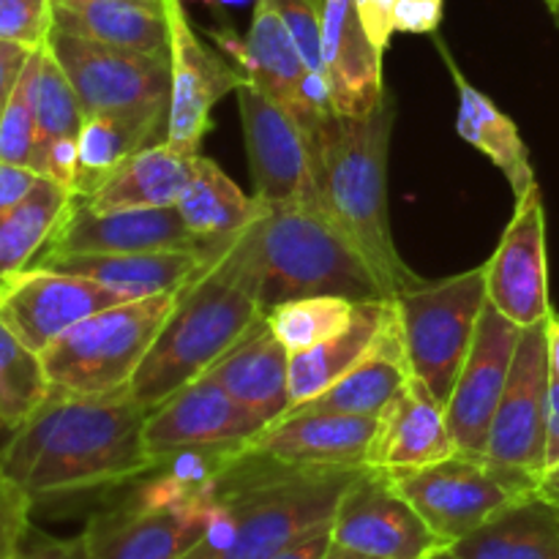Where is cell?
Returning <instances> with one entry per match:
<instances>
[{
    "mask_svg": "<svg viewBox=\"0 0 559 559\" xmlns=\"http://www.w3.org/2000/svg\"><path fill=\"white\" fill-rule=\"evenodd\" d=\"M47 47L74 85L85 118L151 102L169 104V58L107 47L66 31L49 33Z\"/></svg>",
    "mask_w": 559,
    "mask_h": 559,
    "instance_id": "7c38bea8",
    "label": "cell"
},
{
    "mask_svg": "<svg viewBox=\"0 0 559 559\" xmlns=\"http://www.w3.org/2000/svg\"><path fill=\"white\" fill-rule=\"evenodd\" d=\"M311 3H314V5H317V9H320V11H322V5H325V0H311Z\"/></svg>",
    "mask_w": 559,
    "mask_h": 559,
    "instance_id": "9f6ffc18",
    "label": "cell"
},
{
    "mask_svg": "<svg viewBox=\"0 0 559 559\" xmlns=\"http://www.w3.org/2000/svg\"><path fill=\"white\" fill-rule=\"evenodd\" d=\"M49 391L52 382L44 369L41 353L27 347L0 320V429H20L49 396Z\"/></svg>",
    "mask_w": 559,
    "mask_h": 559,
    "instance_id": "e575fe53",
    "label": "cell"
},
{
    "mask_svg": "<svg viewBox=\"0 0 559 559\" xmlns=\"http://www.w3.org/2000/svg\"><path fill=\"white\" fill-rule=\"evenodd\" d=\"M445 0H396L393 3V27L399 33L431 36L440 31Z\"/></svg>",
    "mask_w": 559,
    "mask_h": 559,
    "instance_id": "7bdbcfd3",
    "label": "cell"
},
{
    "mask_svg": "<svg viewBox=\"0 0 559 559\" xmlns=\"http://www.w3.org/2000/svg\"><path fill=\"white\" fill-rule=\"evenodd\" d=\"M486 300V265L442 282H420L393 298L409 371L437 402L451 399Z\"/></svg>",
    "mask_w": 559,
    "mask_h": 559,
    "instance_id": "52a82bcc",
    "label": "cell"
},
{
    "mask_svg": "<svg viewBox=\"0 0 559 559\" xmlns=\"http://www.w3.org/2000/svg\"><path fill=\"white\" fill-rule=\"evenodd\" d=\"M36 145L38 126L31 93V60H27L20 82H16L14 93H11L9 104H5L3 115H0V158L33 169Z\"/></svg>",
    "mask_w": 559,
    "mask_h": 559,
    "instance_id": "74e56055",
    "label": "cell"
},
{
    "mask_svg": "<svg viewBox=\"0 0 559 559\" xmlns=\"http://www.w3.org/2000/svg\"><path fill=\"white\" fill-rule=\"evenodd\" d=\"M486 265V298L500 314L530 328L551 314L546 211L540 186L516 200V213Z\"/></svg>",
    "mask_w": 559,
    "mask_h": 559,
    "instance_id": "2e32d148",
    "label": "cell"
},
{
    "mask_svg": "<svg viewBox=\"0 0 559 559\" xmlns=\"http://www.w3.org/2000/svg\"><path fill=\"white\" fill-rule=\"evenodd\" d=\"M557 459H559V380L551 377L549 409H546V467L555 464Z\"/></svg>",
    "mask_w": 559,
    "mask_h": 559,
    "instance_id": "c3c4849f",
    "label": "cell"
},
{
    "mask_svg": "<svg viewBox=\"0 0 559 559\" xmlns=\"http://www.w3.org/2000/svg\"><path fill=\"white\" fill-rule=\"evenodd\" d=\"M147 409L129 388L71 393L52 388L0 445V478L33 506L142 480L156 462L145 448Z\"/></svg>",
    "mask_w": 559,
    "mask_h": 559,
    "instance_id": "6da1fadb",
    "label": "cell"
},
{
    "mask_svg": "<svg viewBox=\"0 0 559 559\" xmlns=\"http://www.w3.org/2000/svg\"><path fill=\"white\" fill-rule=\"evenodd\" d=\"M55 31V0H0V41L38 49Z\"/></svg>",
    "mask_w": 559,
    "mask_h": 559,
    "instance_id": "f35d334b",
    "label": "cell"
},
{
    "mask_svg": "<svg viewBox=\"0 0 559 559\" xmlns=\"http://www.w3.org/2000/svg\"><path fill=\"white\" fill-rule=\"evenodd\" d=\"M178 211L189 233L202 243H211L243 233L262 207L254 197H246L216 162L200 153L194 178L180 197Z\"/></svg>",
    "mask_w": 559,
    "mask_h": 559,
    "instance_id": "d6a6232c",
    "label": "cell"
},
{
    "mask_svg": "<svg viewBox=\"0 0 559 559\" xmlns=\"http://www.w3.org/2000/svg\"><path fill=\"white\" fill-rule=\"evenodd\" d=\"M31 52L33 49L20 47V44L0 41V115H3L11 93H14L16 82H20L22 71H25L27 60H31Z\"/></svg>",
    "mask_w": 559,
    "mask_h": 559,
    "instance_id": "bcb514c9",
    "label": "cell"
},
{
    "mask_svg": "<svg viewBox=\"0 0 559 559\" xmlns=\"http://www.w3.org/2000/svg\"><path fill=\"white\" fill-rule=\"evenodd\" d=\"M325 559H377V557H369V555H360V551H353V549H344V546L338 544H331V549H328Z\"/></svg>",
    "mask_w": 559,
    "mask_h": 559,
    "instance_id": "816d5d0a",
    "label": "cell"
},
{
    "mask_svg": "<svg viewBox=\"0 0 559 559\" xmlns=\"http://www.w3.org/2000/svg\"><path fill=\"white\" fill-rule=\"evenodd\" d=\"M123 300V295L93 278L55 267H27L0 282V320L27 347L44 353L76 322Z\"/></svg>",
    "mask_w": 559,
    "mask_h": 559,
    "instance_id": "ac0fdd59",
    "label": "cell"
},
{
    "mask_svg": "<svg viewBox=\"0 0 559 559\" xmlns=\"http://www.w3.org/2000/svg\"><path fill=\"white\" fill-rule=\"evenodd\" d=\"M440 49L459 91L456 131L462 134V140H467L469 145L478 147L484 156H489L497 169H502V175H506L508 183H511L513 197L522 200L530 189L538 186V180H535L530 151L527 145H524L522 134H519L516 123H513V120L508 118L484 91H478V87H473L464 80L459 66L453 63L451 52H448L442 44Z\"/></svg>",
    "mask_w": 559,
    "mask_h": 559,
    "instance_id": "4dcf8cb0",
    "label": "cell"
},
{
    "mask_svg": "<svg viewBox=\"0 0 559 559\" xmlns=\"http://www.w3.org/2000/svg\"><path fill=\"white\" fill-rule=\"evenodd\" d=\"M235 93L243 120L254 200L262 207L309 205L325 211L317 156L304 129L254 82L246 80Z\"/></svg>",
    "mask_w": 559,
    "mask_h": 559,
    "instance_id": "30bf717a",
    "label": "cell"
},
{
    "mask_svg": "<svg viewBox=\"0 0 559 559\" xmlns=\"http://www.w3.org/2000/svg\"><path fill=\"white\" fill-rule=\"evenodd\" d=\"M331 535L333 544L377 559H429L445 549L391 475L371 467L344 491Z\"/></svg>",
    "mask_w": 559,
    "mask_h": 559,
    "instance_id": "4fadbf2b",
    "label": "cell"
},
{
    "mask_svg": "<svg viewBox=\"0 0 559 559\" xmlns=\"http://www.w3.org/2000/svg\"><path fill=\"white\" fill-rule=\"evenodd\" d=\"M380 415L289 413L265 426L249 451L300 467H366Z\"/></svg>",
    "mask_w": 559,
    "mask_h": 559,
    "instance_id": "7402d4cb",
    "label": "cell"
},
{
    "mask_svg": "<svg viewBox=\"0 0 559 559\" xmlns=\"http://www.w3.org/2000/svg\"><path fill=\"white\" fill-rule=\"evenodd\" d=\"M393 3L396 0H355L364 33L380 55H385L391 36L396 33V27H393Z\"/></svg>",
    "mask_w": 559,
    "mask_h": 559,
    "instance_id": "ee69618b",
    "label": "cell"
},
{
    "mask_svg": "<svg viewBox=\"0 0 559 559\" xmlns=\"http://www.w3.org/2000/svg\"><path fill=\"white\" fill-rule=\"evenodd\" d=\"M538 495L546 497L549 502H555V506L559 508V459L555 464H549L544 473H540Z\"/></svg>",
    "mask_w": 559,
    "mask_h": 559,
    "instance_id": "681fc988",
    "label": "cell"
},
{
    "mask_svg": "<svg viewBox=\"0 0 559 559\" xmlns=\"http://www.w3.org/2000/svg\"><path fill=\"white\" fill-rule=\"evenodd\" d=\"M211 500L156 502L131 491L87 519L82 538L93 559H186L211 527Z\"/></svg>",
    "mask_w": 559,
    "mask_h": 559,
    "instance_id": "8fae6325",
    "label": "cell"
},
{
    "mask_svg": "<svg viewBox=\"0 0 559 559\" xmlns=\"http://www.w3.org/2000/svg\"><path fill=\"white\" fill-rule=\"evenodd\" d=\"M169 14V104L167 136L164 142L180 153H200L202 140L211 131V112L227 93L246 82L243 71L233 69L213 52L189 22L180 0H164Z\"/></svg>",
    "mask_w": 559,
    "mask_h": 559,
    "instance_id": "5bb4252c",
    "label": "cell"
},
{
    "mask_svg": "<svg viewBox=\"0 0 559 559\" xmlns=\"http://www.w3.org/2000/svg\"><path fill=\"white\" fill-rule=\"evenodd\" d=\"M74 191L41 178L31 194L0 216V282L33 267L63 222Z\"/></svg>",
    "mask_w": 559,
    "mask_h": 559,
    "instance_id": "836d02e7",
    "label": "cell"
},
{
    "mask_svg": "<svg viewBox=\"0 0 559 559\" xmlns=\"http://www.w3.org/2000/svg\"><path fill=\"white\" fill-rule=\"evenodd\" d=\"M254 235L265 311L311 295H338L353 304L385 298L364 254L325 211L309 205L262 207Z\"/></svg>",
    "mask_w": 559,
    "mask_h": 559,
    "instance_id": "5b68a950",
    "label": "cell"
},
{
    "mask_svg": "<svg viewBox=\"0 0 559 559\" xmlns=\"http://www.w3.org/2000/svg\"><path fill=\"white\" fill-rule=\"evenodd\" d=\"M265 429L254 413L235 402L213 377L202 374L153 407L145 418V448L153 462L186 448L249 445Z\"/></svg>",
    "mask_w": 559,
    "mask_h": 559,
    "instance_id": "ffe728a7",
    "label": "cell"
},
{
    "mask_svg": "<svg viewBox=\"0 0 559 559\" xmlns=\"http://www.w3.org/2000/svg\"><path fill=\"white\" fill-rule=\"evenodd\" d=\"M331 544H333V535H331V524H328V527L314 530V533L304 535V538H298L295 544L284 546L282 551H276V555L267 559H325Z\"/></svg>",
    "mask_w": 559,
    "mask_h": 559,
    "instance_id": "7dc6e473",
    "label": "cell"
},
{
    "mask_svg": "<svg viewBox=\"0 0 559 559\" xmlns=\"http://www.w3.org/2000/svg\"><path fill=\"white\" fill-rule=\"evenodd\" d=\"M453 453L456 445L448 429L445 404L437 402L424 382L409 377L407 385L380 413V426L366 456V467L382 473H407L442 462Z\"/></svg>",
    "mask_w": 559,
    "mask_h": 559,
    "instance_id": "cb8c5ba5",
    "label": "cell"
},
{
    "mask_svg": "<svg viewBox=\"0 0 559 559\" xmlns=\"http://www.w3.org/2000/svg\"><path fill=\"white\" fill-rule=\"evenodd\" d=\"M396 104L391 96L364 115L325 120L320 136V191L328 216L364 254L388 300L424 278L402 260L388 218V153Z\"/></svg>",
    "mask_w": 559,
    "mask_h": 559,
    "instance_id": "277c9868",
    "label": "cell"
},
{
    "mask_svg": "<svg viewBox=\"0 0 559 559\" xmlns=\"http://www.w3.org/2000/svg\"><path fill=\"white\" fill-rule=\"evenodd\" d=\"M216 3H222V5H243V3H249V0H216Z\"/></svg>",
    "mask_w": 559,
    "mask_h": 559,
    "instance_id": "11a10c76",
    "label": "cell"
},
{
    "mask_svg": "<svg viewBox=\"0 0 559 559\" xmlns=\"http://www.w3.org/2000/svg\"><path fill=\"white\" fill-rule=\"evenodd\" d=\"M382 58L360 25L355 0H325L322 5V66L331 109L364 115L385 102Z\"/></svg>",
    "mask_w": 559,
    "mask_h": 559,
    "instance_id": "603a6c76",
    "label": "cell"
},
{
    "mask_svg": "<svg viewBox=\"0 0 559 559\" xmlns=\"http://www.w3.org/2000/svg\"><path fill=\"white\" fill-rule=\"evenodd\" d=\"M282 14L306 69L325 82V66H322V11L311 0H271Z\"/></svg>",
    "mask_w": 559,
    "mask_h": 559,
    "instance_id": "ab89813d",
    "label": "cell"
},
{
    "mask_svg": "<svg viewBox=\"0 0 559 559\" xmlns=\"http://www.w3.org/2000/svg\"><path fill=\"white\" fill-rule=\"evenodd\" d=\"M235 238L213 240V243L202 246H186V249L60 257V260L44 262V265L36 267H55V271L76 273V276L93 278V282L115 289L126 300H136L183 289L191 278L205 273L233 246Z\"/></svg>",
    "mask_w": 559,
    "mask_h": 559,
    "instance_id": "44dd1931",
    "label": "cell"
},
{
    "mask_svg": "<svg viewBox=\"0 0 559 559\" xmlns=\"http://www.w3.org/2000/svg\"><path fill=\"white\" fill-rule=\"evenodd\" d=\"M41 178L44 175L33 173V169L0 158V216L9 213L14 205H20Z\"/></svg>",
    "mask_w": 559,
    "mask_h": 559,
    "instance_id": "f6af8a7d",
    "label": "cell"
},
{
    "mask_svg": "<svg viewBox=\"0 0 559 559\" xmlns=\"http://www.w3.org/2000/svg\"><path fill=\"white\" fill-rule=\"evenodd\" d=\"M522 331L524 328L508 320L486 300L473 347L445 404L448 429H451L456 451L486 453L491 424L506 393Z\"/></svg>",
    "mask_w": 559,
    "mask_h": 559,
    "instance_id": "e0dca14e",
    "label": "cell"
},
{
    "mask_svg": "<svg viewBox=\"0 0 559 559\" xmlns=\"http://www.w3.org/2000/svg\"><path fill=\"white\" fill-rule=\"evenodd\" d=\"M197 156L200 153H180L167 142H156L126 158L102 180L96 191L80 200L96 211L175 207L194 178Z\"/></svg>",
    "mask_w": 559,
    "mask_h": 559,
    "instance_id": "83f0119b",
    "label": "cell"
},
{
    "mask_svg": "<svg viewBox=\"0 0 559 559\" xmlns=\"http://www.w3.org/2000/svg\"><path fill=\"white\" fill-rule=\"evenodd\" d=\"M158 131L167 136V102L87 115L76 136L74 197H87L126 158L156 145Z\"/></svg>",
    "mask_w": 559,
    "mask_h": 559,
    "instance_id": "4316f807",
    "label": "cell"
},
{
    "mask_svg": "<svg viewBox=\"0 0 559 559\" xmlns=\"http://www.w3.org/2000/svg\"><path fill=\"white\" fill-rule=\"evenodd\" d=\"M186 246H202V240L189 233L178 205L96 211L74 197L63 222L58 224L52 240L38 254L33 267L60 257L131 254V251L186 249Z\"/></svg>",
    "mask_w": 559,
    "mask_h": 559,
    "instance_id": "d6986e66",
    "label": "cell"
},
{
    "mask_svg": "<svg viewBox=\"0 0 559 559\" xmlns=\"http://www.w3.org/2000/svg\"><path fill=\"white\" fill-rule=\"evenodd\" d=\"M429 559H462L456 555V551L451 549V546H445V549H440V551H435V555H431Z\"/></svg>",
    "mask_w": 559,
    "mask_h": 559,
    "instance_id": "f5cc1de1",
    "label": "cell"
},
{
    "mask_svg": "<svg viewBox=\"0 0 559 559\" xmlns=\"http://www.w3.org/2000/svg\"><path fill=\"white\" fill-rule=\"evenodd\" d=\"M549 317L522 331L506 393L489 431L486 456L538 475L546 467V409H549Z\"/></svg>",
    "mask_w": 559,
    "mask_h": 559,
    "instance_id": "9a60e30c",
    "label": "cell"
},
{
    "mask_svg": "<svg viewBox=\"0 0 559 559\" xmlns=\"http://www.w3.org/2000/svg\"><path fill=\"white\" fill-rule=\"evenodd\" d=\"M31 93L38 126L36 156L52 140L80 136L82 123H85V109H82L74 85L66 76V71L60 69V63L55 60L52 49L47 44L33 49L31 55ZM33 164H36V158H33Z\"/></svg>",
    "mask_w": 559,
    "mask_h": 559,
    "instance_id": "d590c367",
    "label": "cell"
},
{
    "mask_svg": "<svg viewBox=\"0 0 559 559\" xmlns=\"http://www.w3.org/2000/svg\"><path fill=\"white\" fill-rule=\"evenodd\" d=\"M409 377L413 371H409L407 353H404L402 328H399V317H393L380 342L358 366H353L325 393L298 404L289 413H338L377 418L393 402V396L407 385Z\"/></svg>",
    "mask_w": 559,
    "mask_h": 559,
    "instance_id": "f546056e",
    "label": "cell"
},
{
    "mask_svg": "<svg viewBox=\"0 0 559 559\" xmlns=\"http://www.w3.org/2000/svg\"><path fill=\"white\" fill-rule=\"evenodd\" d=\"M197 3H205V5H216V0H197Z\"/></svg>",
    "mask_w": 559,
    "mask_h": 559,
    "instance_id": "6f0895ef",
    "label": "cell"
},
{
    "mask_svg": "<svg viewBox=\"0 0 559 559\" xmlns=\"http://www.w3.org/2000/svg\"><path fill=\"white\" fill-rule=\"evenodd\" d=\"M11 559H93V555L82 533L76 538H52L31 524Z\"/></svg>",
    "mask_w": 559,
    "mask_h": 559,
    "instance_id": "b9f144b4",
    "label": "cell"
},
{
    "mask_svg": "<svg viewBox=\"0 0 559 559\" xmlns=\"http://www.w3.org/2000/svg\"><path fill=\"white\" fill-rule=\"evenodd\" d=\"M451 549L462 559H559V508L533 491Z\"/></svg>",
    "mask_w": 559,
    "mask_h": 559,
    "instance_id": "1f68e13d",
    "label": "cell"
},
{
    "mask_svg": "<svg viewBox=\"0 0 559 559\" xmlns=\"http://www.w3.org/2000/svg\"><path fill=\"white\" fill-rule=\"evenodd\" d=\"M213 38L238 60L246 80L254 82L278 107L293 115L295 123L309 136L320 169V136L325 120L333 115L331 98L325 82L306 69L276 5L271 0H257L243 41L233 33H213Z\"/></svg>",
    "mask_w": 559,
    "mask_h": 559,
    "instance_id": "9c48e42d",
    "label": "cell"
},
{
    "mask_svg": "<svg viewBox=\"0 0 559 559\" xmlns=\"http://www.w3.org/2000/svg\"><path fill=\"white\" fill-rule=\"evenodd\" d=\"M260 320H265L262 267L251 222L205 273L180 289L151 353L131 380V396L151 413L205 374Z\"/></svg>",
    "mask_w": 559,
    "mask_h": 559,
    "instance_id": "3957f363",
    "label": "cell"
},
{
    "mask_svg": "<svg viewBox=\"0 0 559 559\" xmlns=\"http://www.w3.org/2000/svg\"><path fill=\"white\" fill-rule=\"evenodd\" d=\"M366 467H300L246 448L211 486V527L186 559H267L336 516Z\"/></svg>",
    "mask_w": 559,
    "mask_h": 559,
    "instance_id": "7a4b0ae2",
    "label": "cell"
},
{
    "mask_svg": "<svg viewBox=\"0 0 559 559\" xmlns=\"http://www.w3.org/2000/svg\"><path fill=\"white\" fill-rule=\"evenodd\" d=\"M355 304L338 295H311V298L287 300L265 311V322L273 336L287 347L289 355L306 353L328 342L353 320Z\"/></svg>",
    "mask_w": 559,
    "mask_h": 559,
    "instance_id": "8d00e7d4",
    "label": "cell"
},
{
    "mask_svg": "<svg viewBox=\"0 0 559 559\" xmlns=\"http://www.w3.org/2000/svg\"><path fill=\"white\" fill-rule=\"evenodd\" d=\"M544 3H546V9L551 11V16L559 22V0H544Z\"/></svg>",
    "mask_w": 559,
    "mask_h": 559,
    "instance_id": "db71d44e",
    "label": "cell"
},
{
    "mask_svg": "<svg viewBox=\"0 0 559 559\" xmlns=\"http://www.w3.org/2000/svg\"><path fill=\"white\" fill-rule=\"evenodd\" d=\"M396 317V306L388 298L360 300L355 304L353 320L328 342L306 349V353L289 355V393L293 407L320 396L336 380H342L353 366H358L371 353L385 328ZM289 407V409H293Z\"/></svg>",
    "mask_w": 559,
    "mask_h": 559,
    "instance_id": "f1b7e54d",
    "label": "cell"
},
{
    "mask_svg": "<svg viewBox=\"0 0 559 559\" xmlns=\"http://www.w3.org/2000/svg\"><path fill=\"white\" fill-rule=\"evenodd\" d=\"M55 31L169 58V14L164 0H55Z\"/></svg>",
    "mask_w": 559,
    "mask_h": 559,
    "instance_id": "484cf974",
    "label": "cell"
},
{
    "mask_svg": "<svg viewBox=\"0 0 559 559\" xmlns=\"http://www.w3.org/2000/svg\"><path fill=\"white\" fill-rule=\"evenodd\" d=\"M388 475L442 546L459 544L502 508L538 491V475L486 453L456 451L429 467Z\"/></svg>",
    "mask_w": 559,
    "mask_h": 559,
    "instance_id": "ba28073f",
    "label": "cell"
},
{
    "mask_svg": "<svg viewBox=\"0 0 559 559\" xmlns=\"http://www.w3.org/2000/svg\"><path fill=\"white\" fill-rule=\"evenodd\" d=\"M205 374L213 377L235 402L243 404L265 426L276 424L293 407L289 353L273 336L265 320L257 322Z\"/></svg>",
    "mask_w": 559,
    "mask_h": 559,
    "instance_id": "d4e9b609",
    "label": "cell"
},
{
    "mask_svg": "<svg viewBox=\"0 0 559 559\" xmlns=\"http://www.w3.org/2000/svg\"><path fill=\"white\" fill-rule=\"evenodd\" d=\"M31 497L0 478V559H11L31 527Z\"/></svg>",
    "mask_w": 559,
    "mask_h": 559,
    "instance_id": "60d3db41",
    "label": "cell"
},
{
    "mask_svg": "<svg viewBox=\"0 0 559 559\" xmlns=\"http://www.w3.org/2000/svg\"><path fill=\"white\" fill-rule=\"evenodd\" d=\"M549 366L551 377L559 380V314L551 311L549 314Z\"/></svg>",
    "mask_w": 559,
    "mask_h": 559,
    "instance_id": "f907efd6",
    "label": "cell"
},
{
    "mask_svg": "<svg viewBox=\"0 0 559 559\" xmlns=\"http://www.w3.org/2000/svg\"><path fill=\"white\" fill-rule=\"evenodd\" d=\"M178 293L123 300L69 328L41 353L52 388L71 393L129 388L167 322Z\"/></svg>",
    "mask_w": 559,
    "mask_h": 559,
    "instance_id": "8992f818",
    "label": "cell"
}]
</instances>
